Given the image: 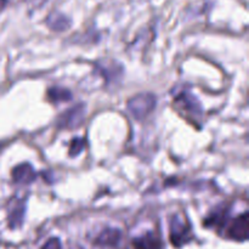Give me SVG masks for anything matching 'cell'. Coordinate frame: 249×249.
Returning <instances> with one entry per match:
<instances>
[{
	"label": "cell",
	"mask_w": 249,
	"mask_h": 249,
	"mask_svg": "<svg viewBox=\"0 0 249 249\" xmlns=\"http://www.w3.org/2000/svg\"><path fill=\"white\" fill-rule=\"evenodd\" d=\"M2 147H4V143H1V142H0V152H1Z\"/></svg>",
	"instance_id": "cell-16"
},
{
	"label": "cell",
	"mask_w": 249,
	"mask_h": 249,
	"mask_svg": "<svg viewBox=\"0 0 249 249\" xmlns=\"http://www.w3.org/2000/svg\"><path fill=\"white\" fill-rule=\"evenodd\" d=\"M85 146H87V141L85 139L83 138H75L71 141V145H70V156L71 157H77L79 156L80 153L84 151Z\"/></svg>",
	"instance_id": "cell-13"
},
{
	"label": "cell",
	"mask_w": 249,
	"mask_h": 249,
	"mask_svg": "<svg viewBox=\"0 0 249 249\" xmlns=\"http://www.w3.org/2000/svg\"><path fill=\"white\" fill-rule=\"evenodd\" d=\"M175 104L178 107L186 111L189 114H192L194 117H201L202 116V107L199 102L197 101L196 97L189 92H181L175 97Z\"/></svg>",
	"instance_id": "cell-6"
},
{
	"label": "cell",
	"mask_w": 249,
	"mask_h": 249,
	"mask_svg": "<svg viewBox=\"0 0 249 249\" xmlns=\"http://www.w3.org/2000/svg\"><path fill=\"white\" fill-rule=\"evenodd\" d=\"M122 232L117 229H106L100 233L96 242L101 246H114L119 242Z\"/></svg>",
	"instance_id": "cell-10"
},
{
	"label": "cell",
	"mask_w": 249,
	"mask_h": 249,
	"mask_svg": "<svg viewBox=\"0 0 249 249\" xmlns=\"http://www.w3.org/2000/svg\"><path fill=\"white\" fill-rule=\"evenodd\" d=\"M29 2H38V1H43V0H27Z\"/></svg>",
	"instance_id": "cell-15"
},
{
	"label": "cell",
	"mask_w": 249,
	"mask_h": 249,
	"mask_svg": "<svg viewBox=\"0 0 249 249\" xmlns=\"http://www.w3.org/2000/svg\"><path fill=\"white\" fill-rule=\"evenodd\" d=\"M170 241L177 247L184 245L190 240L191 236V229L186 221L182 220L179 214L173 215L170 219Z\"/></svg>",
	"instance_id": "cell-3"
},
{
	"label": "cell",
	"mask_w": 249,
	"mask_h": 249,
	"mask_svg": "<svg viewBox=\"0 0 249 249\" xmlns=\"http://www.w3.org/2000/svg\"><path fill=\"white\" fill-rule=\"evenodd\" d=\"M133 249H162V242L152 232H147L134 240Z\"/></svg>",
	"instance_id": "cell-8"
},
{
	"label": "cell",
	"mask_w": 249,
	"mask_h": 249,
	"mask_svg": "<svg viewBox=\"0 0 249 249\" xmlns=\"http://www.w3.org/2000/svg\"><path fill=\"white\" fill-rule=\"evenodd\" d=\"M156 97L152 94H140L128 101V111L138 121L150 116L156 107Z\"/></svg>",
	"instance_id": "cell-1"
},
{
	"label": "cell",
	"mask_w": 249,
	"mask_h": 249,
	"mask_svg": "<svg viewBox=\"0 0 249 249\" xmlns=\"http://www.w3.org/2000/svg\"><path fill=\"white\" fill-rule=\"evenodd\" d=\"M36 173L29 163H21L11 172L12 181L17 185H29L36 180Z\"/></svg>",
	"instance_id": "cell-5"
},
{
	"label": "cell",
	"mask_w": 249,
	"mask_h": 249,
	"mask_svg": "<svg viewBox=\"0 0 249 249\" xmlns=\"http://www.w3.org/2000/svg\"><path fill=\"white\" fill-rule=\"evenodd\" d=\"M229 208L228 206H219L214 211L209 213L207 219L204 220V225L211 226V228H224L229 218Z\"/></svg>",
	"instance_id": "cell-7"
},
{
	"label": "cell",
	"mask_w": 249,
	"mask_h": 249,
	"mask_svg": "<svg viewBox=\"0 0 249 249\" xmlns=\"http://www.w3.org/2000/svg\"><path fill=\"white\" fill-rule=\"evenodd\" d=\"M85 118V105H77L72 108L63 112L56 121L58 129H75L79 128Z\"/></svg>",
	"instance_id": "cell-2"
},
{
	"label": "cell",
	"mask_w": 249,
	"mask_h": 249,
	"mask_svg": "<svg viewBox=\"0 0 249 249\" xmlns=\"http://www.w3.org/2000/svg\"><path fill=\"white\" fill-rule=\"evenodd\" d=\"M48 26L56 32H62L71 26V21L61 14H53L48 17Z\"/></svg>",
	"instance_id": "cell-11"
},
{
	"label": "cell",
	"mask_w": 249,
	"mask_h": 249,
	"mask_svg": "<svg viewBox=\"0 0 249 249\" xmlns=\"http://www.w3.org/2000/svg\"><path fill=\"white\" fill-rule=\"evenodd\" d=\"M249 214L245 212L241 215L236 216L230 223L228 229V237L238 242H245L248 238V223Z\"/></svg>",
	"instance_id": "cell-4"
},
{
	"label": "cell",
	"mask_w": 249,
	"mask_h": 249,
	"mask_svg": "<svg viewBox=\"0 0 249 249\" xmlns=\"http://www.w3.org/2000/svg\"><path fill=\"white\" fill-rule=\"evenodd\" d=\"M24 204L23 203H18L14 209H11L9 213V225L10 228L15 229V228H18V226L22 225V221H23L24 218Z\"/></svg>",
	"instance_id": "cell-12"
},
{
	"label": "cell",
	"mask_w": 249,
	"mask_h": 249,
	"mask_svg": "<svg viewBox=\"0 0 249 249\" xmlns=\"http://www.w3.org/2000/svg\"><path fill=\"white\" fill-rule=\"evenodd\" d=\"M43 249H61L60 241H58L57 238H51V240H49L48 242L44 245Z\"/></svg>",
	"instance_id": "cell-14"
},
{
	"label": "cell",
	"mask_w": 249,
	"mask_h": 249,
	"mask_svg": "<svg viewBox=\"0 0 249 249\" xmlns=\"http://www.w3.org/2000/svg\"><path fill=\"white\" fill-rule=\"evenodd\" d=\"M48 100L53 104H61L72 100V94L68 89L60 87H53L48 90Z\"/></svg>",
	"instance_id": "cell-9"
}]
</instances>
